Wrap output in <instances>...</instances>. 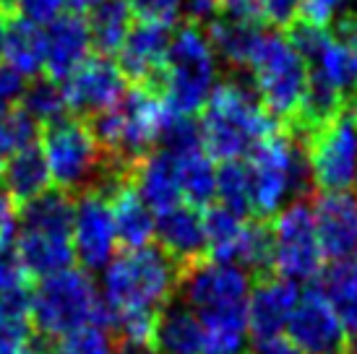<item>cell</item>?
I'll list each match as a JSON object with an SVG mask.
<instances>
[{"label": "cell", "mask_w": 357, "mask_h": 354, "mask_svg": "<svg viewBox=\"0 0 357 354\" xmlns=\"http://www.w3.org/2000/svg\"><path fill=\"white\" fill-rule=\"evenodd\" d=\"M169 112L151 86H130L118 107L94 115L89 123L102 154L112 167L128 172L159 144Z\"/></svg>", "instance_id": "4"}, {"label": "cell", "mask_w": 357, "mask_h": 354, "mask_svg": "<svg viewBox=\"0 0 357 354\" xmlns=\"http://www.w3.org/2000/svg\"><path fill=\"white\" fill-rule=\"evenodd\" d=\"M19 229V206L8 198V193H0V253L8 250L10 243H16Z\"/></svg>", "instance_id": "48"}, {"label": "cell", "mask_w": 357, "mask_h": 354, "mask_svg": "<svg viewBox=\"0 0 357 354\" xmlns=\"http://www.w3.org/2000/svg\"><path fill=\"white\" fill-rule=\"evenodd\" d=\"M204 331L201 354H245L248 339V305L196 315Z\"/></svg>", "instance_id": "29"}, {"label": "cell", "mask_w": 357, "mask_h": 354, "mask_svg": "<svg viewBox=\"0 0 357 354\" xmlns=\"http://www.w3.org/2000/svg\"><path fill=\"white\" fill-rule=\"evenodd\" d=\"M199 128L208 157L238 162L240 157H248L256 144L277 136L287 125L271 118L258 102L253 84L243 79V73H235L211 88V97L201 109Z\"/></svg>", "instance_id": "1"}, {"label": "cell", "mask_w": 357, "mask_h": 354, "mask_svg": "<svg viewBox=\"0 0 357 354\" xmlns=\"http://www.w3.org/2000/svg\"><path fill=\"white\" fill-rule=\"evenodd\" d=\"M70 240H73V256L79 261L81 271L97 274L112 263L118 250V235H115L109 201L102 193L86 190L76 196Z\"/></svg>", "instance_id": "12"}, {"label": "cell", "mask_w": 357, "mask_h": 354, "mask_svg": "<svg viewBox=\"0 0 357 354\" xmlns=\"http://www.w3.org/2000/svg\"><path fill=\"white\" fill-rule=\"evenodd\" d=\"M235 266H240L253 282L274 276V232H271V222H264V219L245 222L238 253H235Z\"/></svg>", "instance_id": "31"}, {"label": "cell", "mask_w": 357, "mask_h": 354, "mask_svg": "<svg viewBox=\"0 0 357 354\" xmlns=\"http://www.w3.org/2000/svg\"><path fill=\"white\" fill-rule=\"evenodd\" d=\"M180 3L183 0H128L133 19L144 24H162V26H175L180 16Z\"/></svg>", "instance_id": "41"}, {"label": "cell", "mask_w": 357, "mask_h": 354, "mask_svg": "<svg viewBox=\"0 0 357 354\" xmlns=\"http://www.w3.org/2000/svg\"><path fill=\"white\" fill-rule=\"evenodd\" d=\"M40 125L21 109V105L0 109V159L16 157L19 151L34 146Z\"/></svg>", "instance_id": "36"}, {"label": "cell", "mask_w": 357, "mask_h": 354, "mask_svg": "<svg viewBox=\"0 0 357 354\" xmlns=\"http://www.w3.org/2000/svg\"><path fill=\"white\" fill-rule=\"evenodd\" d=\"M73 208H76V198L58 190V187H50L47 193H42L19 208V229L70 237Z\"/></svg>", "instance_id": "27"}, {"label": "cell", "mask_w": 357, "mask_h": 354, "mask_svg": "<svg viewBox=\"0 0 357 354\" xmlns=\"http://www.w3.org/2000/svg\"><path fill=\"white\" fill-rule=\"evenodd\" d=\"M217 86V55L206 31L193 24H180L172 31L167 60L157 81V91L169 115L190 118L204 109Z\"/></svg>", "instance_id": "5"}, {"label": "cell", "mask_w": 357, "mask_h": 354, "mask_svg": "<svg viewBox=\"0 0 357 354\" xmlns=\"http://www.w3.org/2000/svg\"><path fill=\"white\" fill-rule=\"evenodd\" d=\"M86 26L97 55L102 58L118 55V49L133 29V10L128 0H102L100 6H94L86 13Z\"/></svg>", "instance_id": "28"}, {"label": "cell", "mask_w": 357, "mask_h": 354, "mask_svg": "<svg viewBox=\"0 0 357 354\" xmlns=\"http://www.w3.org/2000/svg\"><path fill=\"white\" fill-rule=\"evenodd\" d=\"M264 34L266 31L261 29V24L232 21L225 16H219L214 24L206 26V37L214 47V55H219L235 73L250 70V63L256 58V49Z\"/></svg>", "instance_id": "24"}, {"label": "cell", "mask_w": 357, "mask_h": 354, "mask_svg": "<svg viewBox=\"0 0 357 354\" xmlns=\"http://www.w3.org/2000/svg\"><path fill=\"white\" fill-rule=\"evenodd\" d=\"M3 185H6L8 198L19 208L50 190V167H47V159L40 144L24 148L16 157L3 162Z\"/></svg>", "instance_id": "23"}, {"label": "cell", "mask_w": 357, "mask_h": 354, "mask_svg": "<svg viewBox=\"0 0 357 354\" xmlns=\"http://www.w3.org/2000/svg\"><path fill=\"white\" fill-rule=\"evenodd\" d=\"M204 331L196 313L183 302H169L157 318L154 354H201Z\"/></svg>", "instance_id": "26"}, {"label": "cell", "mask_w": 357, "mask_h": 354, "mask_svg": "<svg viewBox=\"0 0 357 354\" xmlns=\"http://www.w3.org/2000/svg\"><path fill=\"white\" fill-rule=\"evenodd\" d=\"M162 151H167L169 157L185 159L190 154H199L204 151V141H201V128L193 118H178V115H169L162 136H159Z\"/></svg>", "instance_id": "39"}, {"label": "cell", "mask_w": 357, "mask_h": 354, "mask_svg": "<svg viewBox=\"0 0 357 354\" xmlns=\"http://www.w3.org/2000/svg\"><path fill=\"white\" fill-rule=\"evenodd\" d=\"M47 346L31 339V341H16V344H0V354H45Z\"/></svg>", "instance_id": "50"}, {"label": "cell", "mask_w": 357, "mask_h": 354, "mask_svg": "<svg viewBox=\"0 0 357 354\" xmlns=\"http://www.w3.org/2000/svg\"><path fill=\"white\" fill-rule=\"evenodd\" d=\"M300 297H303L300 284L279 279V276L253 282L248 297V334L253 336V341L282 336Z\"/></svg>", "instance_id": "17"}, {"label": "cell", "mask_w": 357, "mask_h": 354, "mask_svg": "<svg viewBox=\"0 0 357 354\" xmlns=\"http://www.w3.org/2000/svg\"><path fill=\"white\" fill-rule=\"evenodd\" d=\"M347 105H349V107H352V109H355V112H357V91H355V94H352V99H349Z\"/></svg>", "instance_id": "53"}, {"label": "cell", "mask_w": 357, "mask_h": 354, "mask_svg": "<svg viewBox=\"0 0 357 354\" xmlns=\"http://www.w3.org/2000/svg\"><path fill=\"white\" fill-rule=\"evenodd\" d=\"M109 208H112V219H115L118 245L123 250H139V247L151 245L157 217L141 201L128 180H123V185L109 196Z\"/></svg>", "instance_id": "22"}, {"label": "cell", "mask_w": 357, "mask_h": 354, "mask_svg": "<svg viewBox=\"0 0 357 354\" xmlns=\"http://www.w3.org/2000/svg\"><path fill=\"white\" fill-rule=\"evenodd\" d=\"M45 354H115V341L105 325L91 323L47 344Z\"/></svg>", "instance_id": "38"}, {"label": "cell", "mask_w": 357, "mask_h": 354, "mask_svg": "<svg viewBox=\"0 0 357 354\" xmlns=\"http://www.w3.org/2000/svg\"><path fill=\"white\" fill-rule=\"evenodd\" d=\"M29 274L24 271L21 261L13 250L0 253V295H13V292H29Z\"/></svg>", "instance_id": "43"}, {"label": "cell", "mask_w": 357, "mask_h": 354, "mask_svg": "<svg viewBox=\"0 0 357 354\" xmlns=\"http://www.w3.org/2000/svg\"><path fill=\"white\" fill-rule=\"evenodd\" d=\"M287 339L303 354H344L347 331L318 289H307L300 297L295 313L287 323Z\"/></svg>", "instance_id": "14"}, {"label": "cell", "mask_w": 357, "mask_h": 354, "mask_svg": "<svg viewBox=\"0 0 357 354\" xmlns=\"http://www.w3.org/2000/svg\"><path fill=\"white\" fill-rule=\"evenodd\" d=\"M313 289H318L326 297V302L334 307L339 321L347 331V339L357 336V256L347 261H337L328 268H324L316 276V282H310Z\"/></svg>", "instance_id": "25"}, {"label": "cell", "mask_w": 357, "mask_h": 354, "mask_svg": "<svg viewBox=\"0 0 357 354\" xmlns=\"http://www.w3.org/2000/svg\"><path fill=\"white\" fill-rule=\"evenodd\" d=\"M274 232V276L287 282H316L324 271L316 217L310 201H295L271 219Z\"/></svg>", "instance_id": "10"}, {"label": "cell", "mask_w": 357, "mask_h": 354, "mask_svg": "<svg viewBox=\"0 0 357 354\" xmlns=\"http://www.w3.org/2000/svg\"><path fill=\"white\" fill-rule=\"evenodd\" d=\"M91 34L86 16L63 13L45 26V76L58 84H66L73 70L89 58Z\"/></svg>", "instance_id": "18"}, {"label": "cell", "mask_w": 357, "mask_h": 354, "mask_svg": "<svg viewBox=\"0 0 357 354\" xmlns=\"http://www.w3.org/2000/svg\"><path fill=\"white\" fill-rule=\"evenodd\" d=\"M313 175L321 193L352 190L357 183V112L344 107L334 120L303 136Z\"/></svg>", "instance_id": "9"}, {"label": "cell", "mask_w": 357, "mask_h": 354, "mask_svg": "<svg viewBox=\"0 0 357 354\" xmlns=\"http://www.w3.org/2000/svg\"><path fill=\"white\" fill-rule=\"evenodd\" d=\"M219 13L232 21L261 24L264 21V0H219Z\"/></svg>", "instance_id": "45"}, {"label": "cell", "mask_w": 357, "mask_h": 354, "mask_svg": "<svg viewBox=\"0 0 357 354\" xmlns=\"http://www.w3.org/2000/svg\"><path fill=\"white\" fill-rule=\"evenodd\" d=\"M180 193L193 208H208L217 198V167L206 151L178 159Z\"/></svg>", "instance_id": "33"}, {"label": "cell", "mask_w": 357, "mask_h": 354, "mask_svg": "<svg viewBox=\"0 0 357 354\" xmlns=\"http://www.w3.org/2000/svg\"><path fill=\"white\" fill-rule=\"evenodd\" d=\"M0 183H3V162H0Z\"/></svg>", "instance_id": "54"}, {"label": "cell", "mask_w": 357, "mask_h": 354, "mask_svg": "<svg viewBox=\"0 0 357 354\" xmlns=\"http://www.w3.org/2000/svg\"><path fill=\"white\" fill-rule=\"evenodd\" d=\"M128 183L139 198L151 208V211H167L178 206L183 193H180V175H178V159L169 157L167 151L154 148L151 154L139 159L128 169Z\"/></svg>", "instance_id": "20"}, {"label": "cell", "mask_w": 357, "mask_h": 354, "mask_svg": "<svg viewBox=\"0 0 357 354\" xmlns=\"http://www.w3.org/2000/svg\"><path fill=\"white\" fill-rule=\"evenodd\" d=\"M29 81L21 76L19 70L8 66L6 60H0V109L16 107V102L24 97Z\"/></svg>", "instance_id": "44"}, {"label": "cell", "mask_w": 357, "mask_h": 354, "mask_svg": "<svg viewBox=\"0 0 357 354\" xmlns=\"http://www.w3.org/2000/svg\"><path fill=\"white\" fill-rule=\"evenodd\" d=\"M40 146L55 187L73 198L91 190L107 169V159L89 123L81 118H63L42 128Z\"/></svg>", "instance_id": "8"}, {"label": "cell", "mask_w": 357, "mask_h": 354, "mask_svg": "<svg viewBox=\"0 0 357 354\" xmlns=\"http://www.w3.org/2000/svg\"><path fill=\"white\" fill-rule=\"evenodd\" d=\"M13 253L21 261L29 279H47L70 268L76 261L73 256V240L66 235H50V232H29L19 229Z\"/></svg>", "instance_id": "21"}, {"label": "cell", "mask_w": 357, "mask_h": 354, "mask_svg": "<svg viewBox=\"0 0 357 354\" xmlns=\"http://www.w3.org/2000/svg\"><path fill=\"white\" fill-rule=\"evenodd\" d=\"M68 3H70V8H73V13H81V16H84V13H89L94 6H100L102 0H68Z\"/></svg>", "instance_id": "51"}, {"label": "cell", "mask_w": 357, "mask_h": 354, "mask_svg": "<svg viewBox=\"0 0 357 354\" xmlns=\"http://www.w3.org/2000/svg\"><path fill=\"white\" fill-rule=\"evenodd\" d=\"M248 73L264 109L289 128L307 88V66L300 52L282 31H266Z\"/></svg>", "instance_id": "7"}, {"label": "cell", "mask_w": 357, "mask_h": 354, "mask_svg": "<svg viewBox=\"0 0 357 354\" xmlns=\"http://www.w3.org/2000/svg\"><path fill=\"white\" fill-rule=\"evenodd\" d=\"M66 3L68 0H10L8 13L29 21L34 26H47L58 16H63Z\"/></svg>", "instance_id": "40"}, {"label": "cell", "mask_w": 357, "mask_h": 354, "mask_svg": "<svg viewBox=\"0 0 357 354\" xmlns=\"http://www.w3.org/2000/svg\"><path fill=\"white\" fill-rule=\"evenodd\" d=\"M180 13L185 16V24L193 26H208L222 16L219 13V0H183L180 3Z\"/></svg>", "instance_id": "46"}, {"label": "cell", "mask_w": 357, "mask_h": 354, "mask_svg": "<svg viewBox=\"0 0 357 354\" xmlns=\"http://www.w3.org/2000/svg\"><path fill=\"white\" fill-rule=\"evenodd\" d=\"M183 268L157 245L123 250L102 271V305L109 313H162L178 297Z\"/></svg>", "instance_id": "3"}, {"label": "cell", "mask_w": 357, "mask_h": 354, "mask_svg": "<svg viewBox=\"0 0 357 354\" xmlns=\"http://www.w3.org/2000/svg\"><path fill=\"white\" fill-rule=\"evenodd\" d=\"M126 84L128 81L120 73L115 60L91 55L63 84L68 112H73V118L91 120L94 115L118 107L120 99L128 91Z\"/></svg>", "instance_id": "13"}, {"label": "cell", "mask_w": 357, "mask_h": 354, "mask_svg": "<svg viewBox=\"0 0 357 354\" xmlns=\"http://www.w3.org/2000/svg\"><path fill=\"white\" fill-rule=\"evenodd\" d=\"M21 109L42 128L68 118V102H66L63 84L47 79V76H37L26 84V91L21 97Z\"/></svg>", "instance_id": "34"}, {"label": "cell", "mask_w": 357, "mask_h": 354, "mask_svg": "<svg viewBox=\"0 0 357 354\" xmlns=\"http://www.w3.org/2000/svg\"><path fill=\"white\" fill-rule=\"evenodd\" d=\"M303 0H264V21L279 29H287L292 21H298Z\"/></svg>", "instance_id": "47"}, {"label": "cell", "mask_w": 357, "mask_h": 354, "mask_svg": "<svg viewBox=\"0 0 357 354\" xmlns=\"http://www.w3.org/2000/svg\"><path fill=\"white\" fill-rule=\"evenodd\" d=\"M245 354H303V352L289 341L287 336H271V339L253 341V346Z\"/></svg>", "instance_id": "49"}, {"label": "cell", "mask_w": 357, "mask_h": 354, "mask_svg": "<svg viewBox=\"0 0 357 354\" xmlns=\"http://www.w3.org/2000/svg\"><path fill=\"white\" fill-rule=\"evenodd\" d=\"M201 217H204V235H206V258L217 263H235L245 219L222 208L219 203L204 208Z\"/></svg>", "instance_id": "32"}, {"label": "cell", "mask_w": 357, "mask_h": 354, "mask_svg": "<svg viewBox=\"0 0 357 354\" xmlns=\"http://www.w3.org/2000/svg\"><path fill=\"white\" fill-rule=\"evenodd\" d=\"M316 235L324 258L331 263L357 256V193H318L313 203Z\"/></svg>", "instance_id": "15"}, {"label": "cell", "mask_w": 357, "mask_h": 354, "mask_svg": "<svg viewBox=\"0 0 357 354\" xmlns=\"http://www.w3.org/2000/svg\"><path fill=\"white\" fill-rule=\"evenodd\" d=\"M253 219L271 222L287 201H307L313 193V175L307 164L305 144L289 128L264 138L248 154Z\"/></svg>", "instance_id": "2"}, {"label": "cell", "mask_w": 357, "mask_h": 354, "mask_svg": "<svg viewBox=\"0 0 357 354\" xmlns=\"http://www.w3.org/2000/svg\"><path fill=\"white\" fill-rule=\"evenodd\" d=\"M250 279L240 266L217 263V261H199L183 268L178 284V297L183 305H188L196 315L245 307L250 297Z\"/></svg>", "instance_id": "11"}, {"label": "cell", "mask_w": 357, "mask_h": 354, "mask_svg": "<svg viewBox=\"0 0 357 354\" xmlns=\"http://www.w3.org/2000/svg\"><path fill=\"white\" fill-rule=\"evenodd\" d=\"M6 63L13 66L21 76H40L45 70V26H34L29 21L8 13V34H6Z\"/></svg>", "instance_id": "30"}, {"label": "cell", "mask_w": 357, "mask_h": 354, "mask_svg": "<svg viewBox=\"0 0 357 354\" xmlns=\"http://www.w3.org/2000/svg\"><path fill=\"white\" fill-rule=\"evenodd\" d=\"M31 328L37 341L47 346L84 325H105V305L94 289L91 274L81 268H66L40 279L29 300Z\"/></svg>", "instance_id": "6"}, {"label": "cell", "mask_w": 357, "mask_h": 354, "mask_svg": "<svg viewBox=\"0 0 357 354\" xmlns=\"http://www.w3.org/2000/svg\"><path fill=\"white\" fill-rule=\"evenodd\" d=\"M29 300L31 292L0 295V344H16V341L34 339Z\"/></svg>", "instance_id": "37"}, {"label": "cell", "mask_w": 357, "mask_h": 354, "mask_svg": "<svg viewBox=\"0 0 357 354\" xmlns=\"http://www.w3.org/2000/svg\"><path fill=\"white\" fill-rule=\"evenodd\" d=\"M6 34H8V13L0 10V58H6Z\"/></svg>", "instance_id": "52"}, {"label": "cell", "mask_w": 357, "mask_h": 354, "mask_svg": "<svg viewBox=\"0 0 357 354\" xmlns=\"http://www.w3.org/2000/svg\"><path fill=\"white\" fill-rule=\"evenodd\" d=\"M347 10V0H303L298 21H305L310 26L328 29L331 21H337Z\"/></svg>", "instance_id": "42"}, {"label": "cell", "mask_w": 357, "mask_h": 354, "mask_svg": "<svg viewBox=\"0 0 357 354\" xmlns=\"http://www.w3.org/2000/svg\"><path fill=\"white\" fill-rule=\"evenodd\" d=\"M154 237H157V247H162L180 268H188L206 258L204 217L199 208L188 203H178L157 214Z\"/></svg>", "instance_id": "19"}, {"label": "cell", "mask_w": 357, "mask_h": 354, "mask_svg": "<svg viewBox=\"0 0 357 354\" xmlns=\"http://www.w3.org/2000/svg\"><path fill=\"white\" fill-rule=\"evenodd\" d=\"M217 201L238 217H253V190L245 162H222L217 167Z\"/></svg>", "instance_id": "35"}, {"label": "cell", "mask_w": 357, "mask_h": 354, "mask_svg": "<svg viewBox=\"0 0 357 354\" xmlns=\"http://www.w3.org/2000/svg\"><path fill=\"white\" fill-rule=\"evenodd\" d=\"M172 42V26L136 21L123 47L118 49V68L130 86H157L167 49Z\"/></svg>", "instance_id": "16"}]
</instances>
